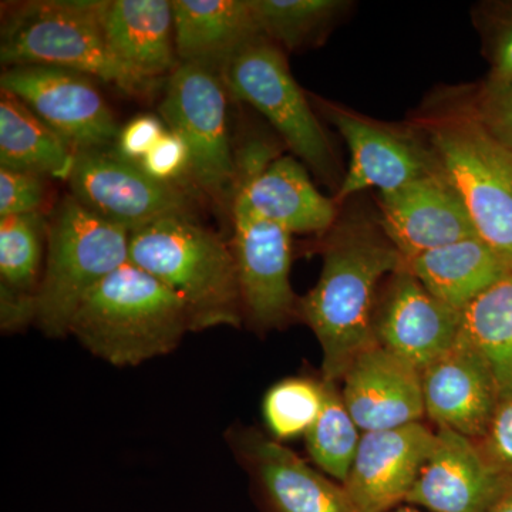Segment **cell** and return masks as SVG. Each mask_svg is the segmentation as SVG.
<instances>
[{
    "instance_id": "7",
    "label": "cell",
    "mask_w": 512,
    "mask_h": 512,
    "mask_svg": "<svg viewBox=\"0 0 512 512\" xmlns=\"http://www.w3.org/2000/svg\"><path fill=\"white\" fill-rule=\"evenodd\" d=\"M220 74L231 96L258 110L303 165L339 190L345 177L335 151L281 47L265 36L256 37L225 63Z\"/></svg>"
},
{
    "instance_id": "33",
    "label": "cell",
    "mask_w": 512,
    "mask_h": 512,
    "mask_svg": "<svg viewBox=\"0 0 512 512\" xmlns=\"http://www.w3.org/2000/svg\"><path fill=\"white\" fill-rule=\"evenodd\" d=\"M138 165L158 181L177 184L183 175L190 173V151L183 138L167 130Z\"/></svg>"
},
{
    "instance_id": "22",
    "label": "cell",
    "mask_w": 512,
    "mask_h": 512,
    "mask_svg": "<svg viewBox=\"0 0 512 512\" xmlns=\"http://www.w3.org/2000/svg\"><path fill=\"white\" fill-rule=\"evenodd\" d=\"M103 29L114 55L144 79L178 66L170 0H106Z\"/></svg>"
},
{
    "instance_id": "1",
    "label": "cell",
    "mask_w": 512,
    "mask_h": 512,
    "mask_svg": "<svg viewBox=\"0 0 512 512\" xmlns=\"http://www.w3.org/2000/svg\"><path fill=\"white\" fill-rule=\"evenodd\" d=\"M318 284L299 299L302 319L322 348L325 382H342L360 353L375 345V313L382 282L404 258L379 221L338 218L326 232Z\"/></svg>"
},
{
    "instance_id": "25",
    "label": "cell",
    "mask_w": 512,
    "mask_h": 512,
    "mask_svg": "<svg viewBox=\"0 0 512 512\" xmlns=\"http://www.w3.org/2000/svg\"><path fill=\"white\" fill-rule=\"evenodd\" d=\"M76 154L15 94L0 89V167L66 180Z\"/></svg>"
},
{
    "instance_id": "9",
    "label": "cell",
    "mask_w": 512,
    "mask_h": 512,
    "mask_svg": "<svg viewBox=\"0 0 512 512\" xmlns=\"http://www.w3.org/2000/svg\"><path fill=\"white\" fill-rule=\"evenodd\" d=\"M69 194L87 211L128 232L170 217H195L194 202L177 184L150 177L114 147L76 154Z\"/></svg>"
},
{
    "instance_id": "20",
    "label": "cell",
    "mask_w": 512,
    "mask_h": 512,
    "mask_svg": "<svg viewBox=\"0 0 512 512\" xmlns=\"http://www.w3.org/2000/svg\"><path fill=\"white\" fill-rule=\"evenodd\" d=\"M342 396L362 433L399 429L426 416L421 372L379 343L353 360Z\"/></svg>"
},
{
    "instance_id": "14",
    "label": "cell",
    "mask_w": 512,
    "mask_h": 512,
    "mask_svg": "<svg viewBox=\"0 0 512 512\" xmlns=\"http://www.w3.org/2000/svg\"><path fill=\"white\" fill-rule=\"evenodd\" d=\"M461 333V312L431 295L406 268L386 279L375 313L376 343L423 372Z\"/></svg>"
},
{
    "instance_id": "26",
    "label": "cell",
    "mask_w": 512,
    "mask_h": 512,
    "mask_svg": "<svg viewBox=\"0 0 512 512\" xmlns=\"http://www.w3.org/2000/svg\"><path fill=\"white\" fill-rule=\"evenodd\" d=\"M461 336L490 366L500 396L512 393V272L461 313Z\"/></svg>"
},
{
    "instance_id": "32",
    "label": "cell",
    "mask_w": 512,
    "mask_h": 512,
    "mask_svg": "<svg viewBox=\"0 0 512 512\" xmlns=\"http://www.w3.org/2000/svg\"><path fill=\"white\" fill-rule=\"evenodd\" d=\"M485 130L512 151V84L501 89H483L467 100Z\"/></svg>"
},
{
    "instance_id": "3",
    "label": "cell",
    "mask_w": 512,
    "mask_h": 512,
    "mask_svg": "<svg viewBox=\"0 0 512 512\" xmlns=\"http://www.w3.org/2000/svg\"><path fill=\"white\" fill-rule=\"evenodd\" d=\"M187 332L184 302L130 262L86 296L70 325L84 348L119 367L173 352Z\"/></svg>"
},
{
    "instance_id": "11",
    "label": "cell",
    "mask_w": 512,
    "mask_h": 512,
    "mask_svg": "<svg viewBox=\"0 0 512 512\" xmlns=\"http://www.w3.org/2000/svg\"><path fill=\"white\" fill-rule=\"evenodd\" d=\"M0 89L19 97L74 154L116 144L119 124L93 77L52 66L8 67Z\"/></svg>"
},
{
    "instance_id": "13",
    "label": "cell",
    "mask_w": 512,
    "mask_h": 512,
    "mask_svg": "<svg viewBox=\"0 0 512 512\" xmlns=\"http://www.w3.org/2000/svg\"><path fill=\"white\" fill-rule=\"evenodd\" d=\"M235 262L244 318L256 329H279L299 318V298L291 285V234L265 220L234 195Z\"/></svg>"
},
{
    "instance_id": "21",
    "label": "cell",
    "mask_w": 512,
    "mask_h": 512,
    "mask_svg": "<svg viewBox=\"0 0 512 512\" xmlns=\"http://www.w3.org/2000/svg\"><path fill=\"white\" fill-rule=\"evenodd\" d=\"M178 63L221 72L251 40L262 36L251 0H171Z\"/></svg>"
},
{
    "instance_id": "34",
    "label": "cell",
    "mask_w": 512,
    "mask_h": 512,
    "mask_svg": "<svg viewBox=\"0 0 512 512\" xmlns=\"http://www.w3.org/2000/svg\"><path fill=\"white\" fill-rule=\"evenodd\" d=\"M167 130L164 121L156 116H138L120 128L114 150L126 160L138 164Z\"/></svg>"
},
{
    "instance_id": "5",
    "label": "cell",
    "mask_w": 512,
    "mask_h": 512,
    "mask_svg": "<svg viewBox=\"0 0 512 512\" xmlns=\"http://www.w3.org/2000/svg\"><path fill=\"white\" fill-rule=\"evenodd\" d=\"M414 127L463 198L478 238L512 272V151L485 130L463 99L423 114Z\"/></svg>"
},
{
    "instance_id": "30",
    "label": "cell",
    "mask_w": 512,
    "mask_h": 512,
    "mask_svg": "<svg viewBox=\"0 0 512 512\" xmlns=\"http://www.w3.org/2000/svg\"><path fill=\"white\" fill-rule=\"evenodd\" d=\"M47 198L49 185L43 175L0 167V218L42 212Z\"/></svg>"
},
{
    "instance_id": "29",
    "label": "cell",
    "mask_w": 512,
    "mask_h": 512,
    "mask_svg": "<svg viewBox=\"0 0 512 512\" xmlns=\"http://www.w3.org/2000/svg\"><path fill=\"white\" fill-rule=\"evenodd\" d=\"M325 397V383L308 377H289L269 389L264 399L266 426L276 440L306 434L318 419Z\"/></svg>"
},
{
    "instance_id": "4",
    "label": "cell",
    "mask_w": 512,
    "mask_h": 512,
    "mask_svg": "<svg viewBox=\"0 0 512 512\" xmlns=\"http://www.w3.org/2000/svg\"><path fill=\"white\" fill-rule=\"evenodd\" d=\"M106 0H35L9 6L2 20L3 66H52L146 96L157 82L138 76L114 55L103 29Z\"/></svg>"
},
{
    "instance_id": "18",
    "label": "cell",
    "mask_w": 512,
    "mask_h": 512,
    "mask_svg": "<svg viewBox=\"0 0 512 512\" xmlns=\"http://www.w3.org/2000/svg\"><path fill=\"white\" fill-rule=\"evenodd\" d=\"M510 483L476 440L439 429L406 503L429 512H490Z\"/></svg>"
},
{
    "instance_id": "37",
    "label": "cell",
    "mask_w": 512,
    "mask_h": 512,
    "mask_svg": "<svg viewBox=\"0 0 512 512\" xmlns=\"http://www.w3.org/2000/svg\"><path fill=\"white\" fill-rule=\"evenodd\" d=\"M389 512H423V511H421L420 508H417V507H399V508H394V510L389 511Z\"/></svg>"
},
{
    "instance_id": "2",
    "label": "cell",
    "mask_w": 512,
    "mask_h": 512,
    "mask_svg": "<svg viewBox=\"0 0 512 512\" xmlns=\"http://www.w3.org/2000/svg\"><path fill=\"white\" fill-rule=\"evenodd\" d=\"M128 262L173 291L191 332L244 320L234 251L195 217H170L130 232Z\"/></svg>"
},
{
    "instance_id": "6",
    "label": "cell",
    "mask_w": 512,
    "mask_h": 512,
    "mask_svg": "<svg viewBox=\"0 0 512 512\" xmlns=\"http://www.w3.org/2000/svg\"><path fill=\"white\" fill-rule=\"evenodd\" d=\"M130 232L101 220L72 195L57 201L47 228L45 272L35 323L47 338L70 335L86 296L107 276L128 264Z\"/></svg>"
},
{
    "instance_id": "31",
    "label": "cell",
    "mask_w": 512,
    "mask_h": 512,
    "mask_svg": "<svg viewBox=\"0 0 512 512\" xmlns=\"http://www.w3.org/2000/svg\"><path fill=\"white\" fill-rule=\"evenodd\" d=\"M476 441L488 463L512 481V393L501 394L487 429Z\"/></svg>"
},
{
    "instance_id": "27",
    "label": "cell",
    "mask_w": 512,
    "mask_h": 512,
    "mask_svg": "<svg viewBox=\"0 0 512 512\" xmlns=\"http://www.w3.org/2000/svg\"><path fill=\"white\" fill-rule=\"evenodd\" d=\"M262 36L296 52L325 39L333 23L349 8L342 0H251Z\"/></svg>"
},
{
    "instance_id": "19",
    "label": "cell",
    "mask_w": 512,
    "mask_h": 512,
    "mask_svg": "<svg viewBox=\"0 0 512 512\" xmlns=\"http://www.w3.org/2000/svg\"><path fill=\"white\" fill-rule=\"evenodd\" d=\"M421 384L426 416L439 429L473 440L483 436L500 389L484 357L461 333L453 348L421 372Z\"/></svg>"
},
{
    "instance_id": "8",
    "label": "cell",
    "mask_w": 512,
    "mask_h": 512,
    "mask_svg": "<svg viewBox=\"0 0 512 512\" xmlns=\"http://www.w3.org/2000/svg\"><path fill=\"white\" fill-rule=\"evenodd\" d=\"M227 89L221 74L201 64L178 63L165 83L158 111L190 151L192 183L218 205H232L235 154L228 136Z\"/></svg>"
},
{
    "instance_id": "12",
    "label": "cell",
    "mask_w": 512,
    "mask_h": 512,
    "mask_svg": "<svg viewBox=\"0 0 512 512\" xmlns=\"http://www.w3.org/2000/svg\"><path fill=\"white\" fill-rule=\"evenodd\" d=\"M234 195L291 235L326 234L339 218L338 204L315 187L305 165L264 141L235 154Z\"/></svg>"
},
{
    "instance_id": "16",
    "label": "cell",
    "mask_w": 512,
    "mask_h": 512,
    "mask_svg": "<svg viewBox=\"0 0 512 512\" xmlns=\"http://www.w3.org/2000/svg\"><path fill=\"white\" fill-rule=\"evenodd\" d=\"M436 433L423 423L362 434L346 483L357 512H389L406 503L433 450Z\"/></svg>"
},
{
    "instance_id": "36",
    "label": "cell",
    "mask_w": 512,
    "mask_h": 512,
    "mask_svg": "<svg viewBox=\"0 0 512 512\" xmlns=\"http://www.w3.org/2000/svg\"><path fill=\"white\" fill-rule=\"evenodd\" d=\"M490 512H512V481L505 487L498 500L495 501Z\"/></svg>"
},
{
    "instance_id": "23",
    "label": "cell",
    "mask_w": 512,
    "mask_h": 512,
    "mask_svg": "<svg viewBox=\"0 0 512 512\" xmlns=\"http://www.w3.org/2000/svg\"><path fill=\"white\" fill-rule=\"evenodd\" d=\"M47 228L49 218L42 212L0 218V326L5 332L35 322Z\"/></svg>"
},
{
    "instance_id": "10",
    "label": "cell",
    "mask_w": 512,
    "mask_h": 512,
    "mask_svg": "<svg viewBox=\"0 0 512 512\" xmlns=\"http://www.w3.org/2000/svg\"><path fill=\"white\" fill-rule=\"evenodd\" d=\"M319 107L350 150L349 170L336 191V204L370 188L390 194L441 171L436 154L416 127L400 130L325 100H319Z\"/></svg>"
},
{
    "instance_id": "15",
    "label": "cell",
    "mask_w": 512,
    "mask_h": 512,
    "mask_svg": "<svg viewBox=\"0 0 512 512\" xmlns=\"http://www.w3.org/2000/svg\"><path fill=\"white\" fill-rule=\"evenodd\" d=\"M377 221L404 261L478 237L463 198L443 170L379 194Z\"/></svg>"
},
{
    "instance_id": "24",
    "label": "cell",
    "mask_w": 512,
    "mask_h": 512,
    "mask_svg": "<svg viewBox=\"0 0 512 512\" xmlns=\"http://www.w3.org/2000/svg\"><path fill=\"white\" fill-rule=\"evenodd\" d=\"M404 268L416 276L431 295L461 313L511 272L478 237L406 259Z\"/></svg>"
},
{
    "instance_id": "35",
    "label": "cell",
    "mask_w": 512,
    "mask_h": 512,
    "mask_svg": "<svg viewBox=\"0 0 512 512\" xmlns=\"http://www.w3.org/2000/svg\"><path fill=\"white\" fill-rule=\"evenodd\" d=\"M491 69L484 87L501 89L512 84V15L495 30L490 47Z\"/></svg>"
},
{
    "instance_id": "17",
    "label": "cell",
    "mask_w": 512,
    "mask_h": 512,
    "mask_svg": "<svg viewBox=\"0 0 512 512\" xmlns=\"http://www.w3.org/2000/svg\"><path fill=\"white\" fill-rule=\"evenodd\" d=\"M229 443L254 477L269 512H357L348 491L298 454L254 430H234Z\"/></svg>"
},
{
    "instance_id": "28",
    "label": "cell",
    "mask_w": 512,
    "mask_h": 512,
    "mask_svg": "<svg viewBox=\"0 0 512 512\" xmlns=\"http://www.w3.org/2000/svg\"><path fill=\"white\" fill-rule=\"evenodd\" d=\"M325 397L318 419L306 431L305 443L309 457L330 478L339 484L348 480L362 430L350 416L342 392L336 383L325 382Z\"/></svg>"
}]
</instances>
